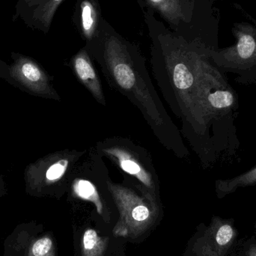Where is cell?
<instances>
[{
  "instance_id": "1",
  "label": "cell",
  "mask_w": 256,
  "mask_h": 256,
  "mask_svg": "<svg viewBox=\"0 0 256 256\" xmlns=\"http://www.w3.org/2000/svg\"><path fill=\"white\" fill-rule=\"evenodd\" d=\"M102 67L108 82L141 111L162 144L180 141L152 84L138 48L118 34L103 18L98 34L85 46Z\"/></svg>"
},
{
  "instance_id": "2",
  "label": "cell",
  "mask_w": 256,
  "mask_h": 256,
  "mask_svg": "<svg viewBox=\"0 0 256 256\" xmlns=\"http://www.w3.org/2000/svg\"><path fill=\"white\" fill-rule=\"evenodd\" d=\"M108 190L118 208V222L112 230L115 237L138 239L152 230L160 210L134 190L106 180Z\"/></svg>"
},
{
  "instance_id": "3",
  "label": "cell",
  "mask_w": 256,
  "mask_h": 256,
  "mask_svg": "<svg viewBox=\"0 0 256 256\" xmlns=\"http://www.w3.org/2000/svg\"><path fill=\"white\" fill-rule=\"evenodd\" d=\"M99 148L100 152L114 160L124 172L134 178L135 186L142 195L154 207L160 210L158 176L147 154L128 140H108Z\"/></svg>"
},
{
  "instance_id": "4",
  "label": "cell",
  "mask_w": 256,
  "mask_h": 256,
  "mask_svg": "<svg viewBox=\"0 0 256 256\" xmlns=\"http://www.w3.org/2000/svg\"><path fill=\"white\" fill-rule=\"evenodd\" d=\"M234 46L216 52L210 50V58L220 70L238 76L240 84L256 81V30L246 28L238 30Z\"/></svg>"
},
{
  "instance_id": "5",
  "label": "cell",
  "mask_w": 256,
  "mask_h": 256,
  "mask_svg": "<svg viewBox=\"0 0 256 256\" xmlns=\"http://www.w3.org/2000/svg\"><path fill=\"white\" fill-rule=\"evenodd\" d=\"M202 0H142L144 7L156 12L176 36L186 40H200Z\"/></svg>"
},
{
  "instance_id": "6",
  "label": "cell",
  "mask_w": 256,
  "mask_h": 256,
  "mask_svg": "<svg viewBox=\"0 0 256 256\" xmlns=\"http://www.w3.org/2000/svg\"><path fill=\"white\" fill-rule=\"evenodd\" d=\"M2 256H58L56 242L42 224L24 222L6 238Z\"/></svg>"
},
{
  "instance_id": "7",
  "label": "cell",
  "mask_w": 256,
  "mask_h": 256,
  "mask_svg": "<svg viewBox=\"0 0 256 256\" xmlns=\"http://www.w3.org/2000/svg\"><path fill=\"white\" fill-rule=\"evenodd\" d=\"M63 0H18L12 21H21L34 31L48 34Z\"/></svg>"
},
{
  "instance_id": "8",
  "label": "cell",
  "mask_w": 256,
  "mask_h": 256,
  "mask_svg": "<svg viewBox=\"0 0 256 256\" xmlns=\"http://www.w3.org/2000/svg\"><path fill=\"white\" fill-rule=\"evenodd\" d=\"M234 230L232 226L214 218L208 228L192 244L195 256H224L232 244Z\"/></svg>"
},
{
  "instance_id": "9",
  "label": "cell",
  "mask_w": 256,
  "mask_h": 256,
  "mask_svg": "<svg viewBox=\"0 0 256 256\" xmlns=\"http://www.w3.org/2000/svg\"><path fill=\"white\" fill-rule=\"evenodd\" d=\"M73 22L86 42H91L98 34L102 24V8L98 0H76Z\"/></svg>"
},
{
  "instance_id": "10",
  "label": "cell",
  "mask_w": 256,
  "mask_h": 256,
  "mask_svg": "<svg viewBox=\"0 0 256 256\" xmlns=\"http://www.w3.org/2000/svg\"><path fill=\"white\" fill-rule=\"evenodd\" d=\"M72 66L75 74L93 97L102 104L105 105V98L102 91L100 79L92 62L91 56L85 48L81 49L72 58Z\"/></svg>"
},
{
  "instance_id": "11",
  "label": "cell",
  "mask_w": 256,
  "mask_h": 256,
  "mask_svg": "<svg viewBox=\"0 0 256 256\" xmlns=\"http://www.w3.org/2000/svg\"><path fill=\"white\" fill-rule=\"evenodd\" d=\"M109 242V238L102 237L94 228H86L80 243V256H105Z\"/></svg>"
},
{
  "instance_id": "12",
  "label": "cell",
  "mask_w": 256,
  "mask_h": 256,
  "mask_svg": "<svg viewBox=\"0 0 256 256\" xmlns=\"http://www.w3.org/2000/svg\"><path fill=\"white\" fill-rule=\"evenodd\" d=\"M256 184V166L243 174L232 178L218 180L216 182V192L219 198L236 192L239 188Z\"/></svg>"
},
{
  "instance_id": "13",
  "label": "cell",
  "mask_w": 256,
  "mask_h": 256,
  "mask_svg": "<svg viewBox=\"0 0 256 256\" xmlns=\"http://www.w3.org/2000/svg\"><path fill=\"white\" fill-rule=\"evenodd\" d=\"M72 189L76 196L92 202L97 208L98 213L104 218V204L97 186L91 180L78 178L74 182Z\"/></svg>"
},
{
  "instance_id": "14",
  "label": "cell",
  "mask_w": 256,
  "mask_h": 256,
  "mask_svg": "<svg viewBox=\"0 0 256 256\" xmlns=\"http://www.w3.org/2000/svg\"><path fill=\"white\" fill-rule=\"evenodd\" d=\"M14 68L19 70L22 78L32 82H40L44 78L43 72L36 62L20 54H13Z\"/></svg>"
},
{
  "instance_id": "15",
  "label": "cell",
  "mask_w": 256,
  "mask_h": 256,
  "mask_svg": "<svg viewBox=\"0 0 256 256\" xmlns=\"http://www.w3.org/2000/svg\"><path fill=\"white\" fill-rule=\"evenodd\" d=\"M69 164L68 159H61L50 166L45 174L46 184H52L60 182L68 171Z\"/></svg>"
},
{
  "instance_id": "16",
  "label": "cell",
  "mask_w": 256,
  "mask_h": 256,
  "mask_svg": "<svg viewBox=\"0 0 256 256\" xmlns=\"http://www.w3.org/2000/svg\"><path fill=\"white\" fill-rule=\"evenodd\" d=\"M252 256H256V251L254 252V254H252Z\"/></svg>"
}]
</instances>
